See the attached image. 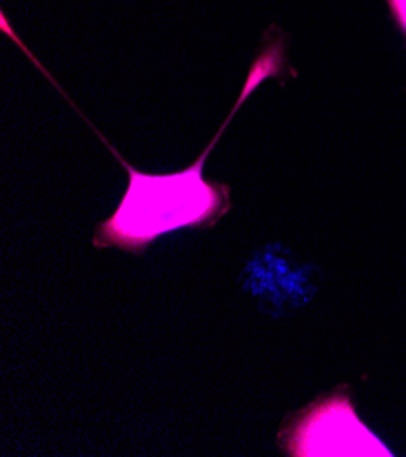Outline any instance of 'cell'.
<instances>
[{
    "label": "cell",
    "mask_w": 406,
    "mask_h": 457,
    "mask_svg": "<svg viewBox=\"0 0 406 457\" xmlns=\"http://www.w3.org/2000/svg\"><path fill=\"white\" fill-rule=\"evenodd\" d=\"M281 66L283 48L281 40H278L268 44V48L255 59L230 117L224 120L203 155L186 170L173 173H145L131 168L112 148L126 168L129 182L115 213L99 226L94 245L99 248L117 246L141 253L152 241L164 234L180 230V228L211 226L227 213L232 208L230 188L220 182L204 180L206 157L252 91L266 77L279 73Z\"/></svg>",
    "instance_id": "1"
},
{
    "label": "cell",
    "mask_w": 406,
    "mask_h": 457,
    "mask_svg": "<svg viewBox=\"0 0 406 457\" xmlns=\"http://www.w3.org/2000/svg\"><path fill=\"white\" fill-rule=\"evenodd\" d=\"M292 455H392L353 412L348 399L334 397L315 406L297 425Z\"/></svg>",
    "instance_id": "2"
},
{
    "label": "cell",
    "mask_w": 406,
    "mask_h": 457,
    "mask_svg": "<svg viewBox=\"0 0 406 457\" xmlns=\"http://www.w3.org/2000/svg\"><path fill=\"white\" fill-rule=\"evenodd\" d=\"M386 6L390 10V15L395 26L406 38V0H386Z\"/></svg>",
    "instance_id": "3"
}]
</instances>
